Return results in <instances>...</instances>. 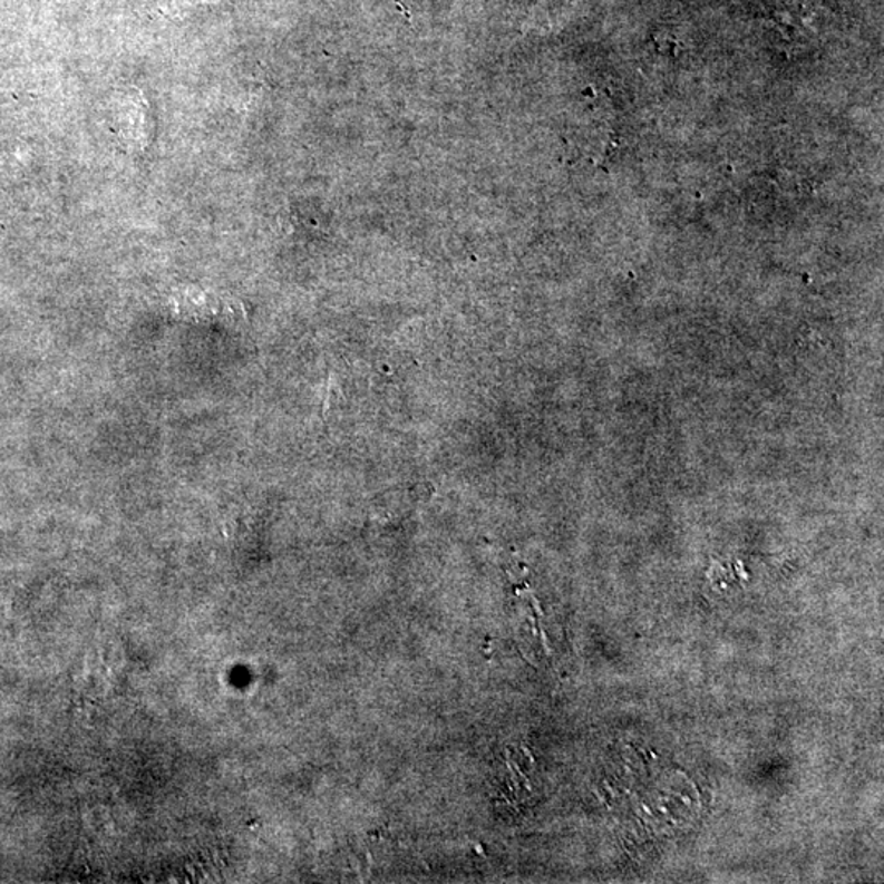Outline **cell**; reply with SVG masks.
Returning <instances> with one entry per match:
<instances>
[{
    "instance_id": "obj_2",
    "label": "cell",
    "mask_w": 884,
    "mask_h": 884,
    "mask_svg": "<svg viewBox=\"0 0 884 884\" xmlns=\"http://www.w3.org/2000/svg\"><path fill=\"white\" fill-rule=\"evenodd\" d=\"M680 799H681V802L684 803V805L691 806V802H690V798H688V796H681L680 795Z\"/></svg>"
},
{
    "instance_id": "obj_3",
    "label": "cell",
    "mask_w": 884,
    "mask_h": 884,
    "mask_svg": "<svg viewBox=\"0 0 884 884\" xmlns=\"http://www.w3.org/2000/svg\"><path fill=\"white\" fill-rule=\"evenodd\" d=\"M660 810H662L663 814H669V809H666V807H660Z\"/></svg>"
},
{
    "instance_id": "obj_1",
    "label": "cell",
    "mask_w": 884,
    "mask_h": 884,
    "mask_svg": "<svg viewBox=\"0 0 884 884\" xmlns=\"http://www.w3.org/2000/svg\"><path fill=\"white\" fill-rule=\"evenodd\" d=\"M171 310L179 320L188 323H225L232 321L240 313V309L218 293L207 292V290L187 289L177 290L171 297Z\"/></svg>"
}]
</instances>
